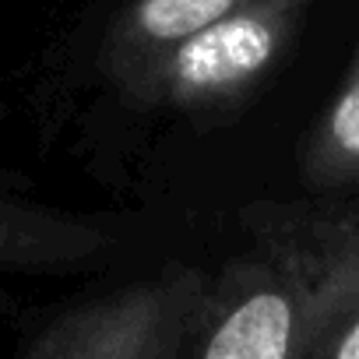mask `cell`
Returning a JSON list of instances; mask_svg holds the SVG:
<instances>
[{
    "label": "cell",
    "instance_id": "cell-1",
    "mask_svg": "<svg viewBox=\"0 0 359 359\" xmlns=\"http://www.w3.org/2000/svg\"><path fill=\"white\" fill-rule=\"evenodd\" d=\"M247 247L212 278L198 359H320L359 313V194L243 212Z\"/></svg>",
    "mask_w": 359,
    "mask_h": 359
},
{
    "label": "cell",
    "instance_id": "cell-2",
    "mask_svg": "<svg viewBox=\"0 0 359 359\" xmlns=\"http://www.w3.org/2000/svg\"><path fill=\"white\" fill-rule=\"evenodd\" d=\"M212 306V278L191 264L130 282L74 306L22 345L29 359H180L194 355Z\"/></svg>",
    "mask_w": 359,
    "mask_h": 359
},
{
    "label": "cell",
    "instance_id": "cell-3",
    "mask_svg": "<svg viewBox=\"0 0 359 359\" xmlns=\"http://www.w3.org/2000/svg\"><path fill=\"white\" fill-rule=\"evenodd\" d=\"M306 0H243L240 8L172 46L137 85L180 109H215L254 92L285 57Z\"/></svg>",
    "mask_w": 359,
    "mask_h": 359
},
{
    "label": "cell",
    "instance_id": "cell-4",
    "mask_svg": "<svg viewBox=\"0 0 359 359\" xmlns=\"http://www.w3.org/2000/svg\"><path fill=\"white\" fill-rule=\"evenodd\" d=\"M106 243V229L88 219L0 194V271H46L81 264L99 257Z\"/></svg>",
    "mask_w": 359,
    "mask_h": 359
},
{
    "label": "cell",
    "instance_id": "cell-5",
    "mask_svg": "<svg viewBox=\"0 0 359 359\" xmlns=\"http://www.w3.org/2000/svg\"><path fill=\"white\" fill-rule=\"evenodd\" d=\"M243 0H134L109 32L106 57L116 78L141 85V78L184 39L219 22Z\"/></svg>",
    "mask_w": 359,
    "mask_h": 359
},
{
    "label": "cell",
    "instance_id": "cell-6",
    "mask_svg": "<svg viewBox=\"0 0 359 359\" xmlns=\"http://www.w3.org/2000/svg\"><path fill=\"white\" fill-rule=\"evenodd\" d=\"M299 169L313 191H341L359 184V46L338 95L306 137Z\"/></svg>",
    "mask_w": 359,
    "mask_h": 359
},
{
    "label": "cell",
    "instance_id": "cell-7",
    "mask_svg": "<svg viewBox=\"0 0 359 359\" xmlns=\"http://www.w3.org/2000/svg\"><path fill=\"white\" fill-rule=\"evenodd\" d=\"M320 359H359V313L324 345Z\"/></svg>",
    "mask_w": 359,
    "mask_h": 359
}]
</instances>
